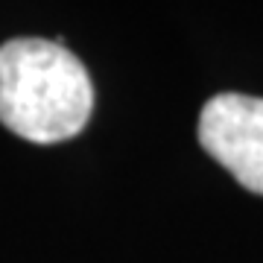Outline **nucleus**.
I'll return each mask as SVG.
<instances>
[{
  "label": "nucleus",
  "instance_id": "1",
  "mask_svg": "<svg viewBox=\"0 0 263 263\" xmlns=\"http://www.w3.org/2000/svg\"><path fill=\"white\" fill-rule=\"evenodd\" d=\"M94 85L59 41L15 38L0 47V123L32 143H59L85 129Z\"/></svg>",
  "mask_w": 263,
  "mask_h": 263
},
{
  "label": "nucleus",
  "instance_id": "2",
  "mask_svg": "<svg viewBox=\"0 0 263 263\" xmlns=\"http://www.w3.org/2000/svg\"><path fill=\"white\" fill-rule=\"evenodd\" d=\"M202 149L246 190L263 196V100L249 94H216L199 114Z\"/></svg>",
  "mask_w": 263,
  "mask_h": 263
}]
</instances>
